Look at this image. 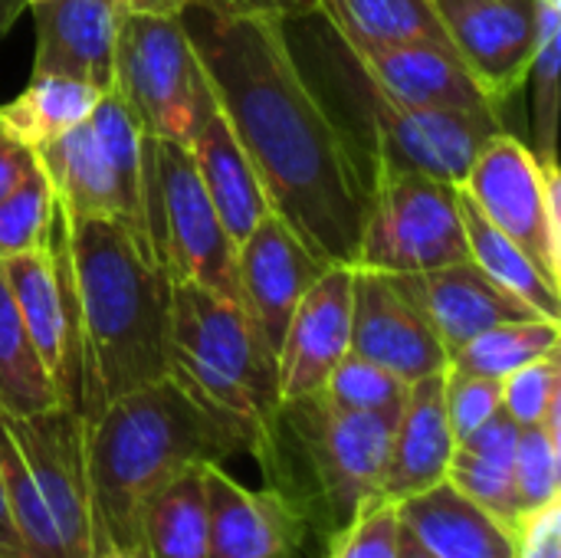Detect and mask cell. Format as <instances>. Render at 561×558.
I'll return each mask as SVG.
<instances>
[{
  "instance_id": "44dd1931",
  "label": "cell",
  "mask_w": 561,
  "mask_h": 558,
  "mask_svg": "<svg viewBox=\"0 0 561 558\" xmlns=\"http://www.w3.org/2000/svg\"><path fill=\"white\" fill-rule=\"evenodd\" d=\"M33 72H59L112 92L118 13L105 0H36Z\"/></svg>"
},
{
  "instance_id": "3957f363",
  "label": "cell",
  "mask_w": 561,
  "mask_h": 558,
  "mask_svg": "<svg viewBox=\"0 0 561 558\" xmlns=\"http://www.w3.org/2000/svg\"><path fill=\"white\" fill-rule=\"evenodd\" d=\"M62 214V210H59ZM82 329V424L168 375L171 280L112 217L62 214Z\"/></svg>"
},
{
  "instance_id": "7c38bea8",
  "label": "cell",
  "mask_w": 561,
  "mask_h": 558,
  "mask_svg": "<svg viewBox=\"0 0 561 558\" xmlns=\"http://www.w3.org/2000/svg\"><path fill=\"white\" fill-rule=\"evenodd\" d=\"M0 266L33 349L56 388L59 408L82 418V329L59 207L53 210L46 247L16 253Z\"/></svg>"
},
{
  "instance_id": "ffe728a7",
  "label": "cell",
  "mask_w": 561,
  "mask_h": 558,
  "mask_svg": "<svg viewBox=\"0 0 561 558\" xmlns=\"http://www.w3.org/2000/svg\"><path fill=\"white\" fill-rule=\"evenodd\" d=\"M368 79L394 102L414 109H460L470 115H500L454 49L434 43L348 46Z\"/></svg>"
},
{
  "instance_id": "b9f144b4",
  "label": "cell",
  "mask_w": 561,
  "mask_h": 558,
  "mask_svg": "<svg viewBox=\"0 0 561 558\" xmlns=\"http://www.w3.org/2000/svg\"><path fill=\"white\" fill-rule=\"evenodd\" d=\"M115 13H138V16H181L187 0H105Z\"/></svg>"
},
{
  "instance_id": "ac0fdd59",
  "label": "cell",
  "mask_w": 561,
  "mask_h": 558,
  "mask_svg": "<svg viewBox=\"0 0 561 558\" xmlns=\"http://www.w3.org/2000/svg\"><path fill=\"white\" fill-rule=\"evenodd\" d=\"M352 332V266H325L299 299L276 352L279 401H296L325 388L332 368L348 355Z\"/></svg>"
},
{
  "instance_id": "83f0119b",
  "label": "cell",
  "mask_w": 561,
  "mask_h": 558,
  "mask_svg": "<svg viewBox=\"0 0 561 558\" xmlns=\"http://www.w3.org/2000/svg\"><path fill=\"white\" fill-rule=\"evenodd\" d=\"M99 99L102 92L95 86L79 82L72 76L30 72L26 89L13 102L0 105V112L13 128V135L36 151L39 145H49L69 128L82 125L99 105Z\"/></svg>"
},
{
  "instance_id": "ab89813d",
  "label": "cell",
  "mask_w": 561,
  "mask_h": 558,
  "mask_svg": "<svg viewBox=\"0 0 561 558\" xmlns=\"http://www.w3.org/2000/svg\"><path fill=\"white\" fill-rule=\"evenodd\" d=\"M36 168H39L36 164V151L13 135V128L7 125V118L0 112V197L10 194Z\"/></svg>"
},
{
  "instance_id": "9c48e42d",
  "label": "cell",
  "mask_w": 561,
  "mask_h": 558,
  "mask_svg": "<svg viewBox=\"0 0 561 558\" xmlns=\"http://www.w3.org/2000/svg\"><path fill=\"white\" fill-rule=\"evenodd\" d=\"M112 92L141 135L184 148L217 105L181 16L118 13Z\"/></svg>"
},
{
  "instance_id": "ba28073f",
  "label": "cell",
  "mask_w": 561,
  "mask_h": 558,
  "mask_svg": "<svg viewBox=\"0 0 561 558\" xmlns=\"http://www.w3.org/2000/svg\"><path fill=\"white\" fill-rule=\"evenodd\" d=\"M56 207L69 217H112L145 250L141 197V128L115 92H105L92 115L36 148Z\"/></svg>"
},
{
  "instance_id": "4dcf8cb0",
  "label": "cell",
  "mask_w": 561,
  "mask_h": 558,
  "mask_svg": "<svg viewBox=\"0 0 561 558\" xmlns=\"http://www.w3.org/2000/svg\"><path fill=\"white\" fill-rule=\"evenodd\" d=\"M561 326L559 319H523V322H503L480 335H473L467 345L450 352L447 365L483 375V378H510L529 362H539L552 352H559Z\"/></svg>"
},
{
  "instance_id": "7402d4cb",
  "label": "cell",
  "mask_w": 561,
  "mask_h": 558,
  "mask_svg": "<svg viewBox=\"0 0 561 558\" xmlns=\"http://www.w3.org/2000/svg\"><path fill=\"white\" fill-rule=\"evenodd\" d=\"M454 444L457 441L444 411V372L411 382L391 431L381 497L401 503L447 480Z\"/></svg>"
},
{
  "instance_id": "2e32d148",
  "label": "cell",
  "mask_w": 561,
  "mask_h": 558,
  "mask_svg": "<svg viewBox=\"0 0 561 558\" xmlns=\"http://www.w3.org/2000/svg\"><path fill=\"white\" fill-rule=\"evenodd\" d=\"M207 558H302L306 513L279 490H247L220 464L204 467Z\"/></svg>"
},
{
  "instance_id": "30bf717a",
  "label": "cell",
  "mask_w": 561,
  "mask_h": 558,
  "mask_svg": "<svg viewBox=\"0 0 561 558\" xmlns=\"http://www.w3.org/2000/svg\"><path fill=\"white\" fill-rule=\"evenodd\" d=\"M470 260L460 187L417 171H371L355 266L408 276Z\"/></svg>"
},
{
  "instance_id": "d590c367",
  "label": "cell",
  "mask_w": 561,
  "mask_h": 558,
  "mask_svg": "<svg viewBox=\"0 0 561 558\" xmlns=\"http://www.w3.org/2000/svg\"><path fill=\"white\" fill-rule=\"evenodd\" d=\"M401 516L398 503L375 497L342 529L329 536L325 558H398Z\"/></svg>"
},
{
  "instance_id": "4316f807",
  "label": "cell",
  "mask_w": 561,
  "mask_h": 558,
  "mask_svg": "<svg viewBox=\"0 0 561 558\" xmlns=\"http://www.w3.org/2000/svg\"><path fill=\"white\" fill-rule=\"evenodd\" d=\"M460 217H463V230H467L470 260L486 276H493L503 289H510L513 296L529 303L536 312H542L546 319H561L559 283H552L546 276V270L516 240L500 234L463 191H460Z\"/></svg>"
},
{
  "instance_id": "52a82bcc",
  "label": "cell",
  "mask_w": 561,
  "mask_h": 558,
  "mask_svg": "<svg viewBox=\"0 0 561 558\" xmlns=\"http://www.w3.org/2000/svg\"><path fill=\"white\" fill-rule=\"evenodd\" d=\"M145 240L171 283H197L240 303L237 243L224 230L184 145L141 135Z\"/></svg>"
},
{
  "instance_id": "74e56055",
  "label": "cell",
  "mask_w": 561,
  "mask_h": 558,
  "mask_svg": "<svg viewBox=\"0 0 561 558\" xmlns=\"http://www.w3.org/2000/svg\"><path fill=\"white\" fill-rule=\"evenodd\" d=\"M503 398V382L470 375L460 368H444V411L454 431V441H463L477 428H483L496 411Z\"/></svg>"
},
{
  "instance_id": "f1b7e54d",
  "label": "cell",
  "mask_w": 561,
  "mask_h": 558,
  "mask_svg": "<svg viewBox=\"0 0 561 558\" xmlns=\"http://www.w3.org/2000/svg\"><path fill=\"white\" fill-rule=\"evenodd\" d=\"M204 467H187L145 506V556L207 558V490Z\"/></svg>"
},
{
  "instance_id": "bcb514c9",
  "label": "cell",
  "mask_w": 561,
  "mask_h": 558,
  "mask_svg": "<svg viewBox=\"0 0 561 558\" xmlns=\"http://www.w3.org/2000/svg\"><path fill=\"white\" fill-rule=\"evenodd\" d=\"M26 3H36V0H26Z\"/></svg>"
},
{
  "instance_id": "f546056e",
  "label": "cell",
  "mask_w": 561,
  "mask_h": 558,
  "mask_svg": "<svg viewBox=\"0 0 561 558\" xmlns=\"http://www.w3.org/2000/svg\"><path fill=\"white\" fill-rule=\"evenodd\" d=\"M49 408H59L56 388L33 349V339L0 266V411L20 418Z\"/></svg>"
},
{
  "instance_id": "f35d334b",
  "label": "cell",
  "mask_w": 561,
  "mask_h": 558,
  "mask_svg": "<svg viewBox=\"0 0 561 558\" xmlns=\"http://www.w3.org/2000/svg\"><path fill=\"white\" fill-rule=\"evenodd\" d=\"M513 558H561V500L526 510L516 520Z\"/></svg>"
},
{
  "instance_id": "cb8c5ba5",
  "label": "cell",
  "mask_w": 561,
  "mask_h": 558,
  "mask_svg": "<svg viewBox=\"0 0 561 558\" xmlns=\"http://www.w3.org/2000/svg\"><path fill=\"white\" fill-rule=\"evenodd\" d=\"M187 151H191L194 171H197L204 194L210 197L224 230L240 247L247 240V234L270 214V201L256 178V168L250 164L247 151L240 148L220 105H214L207 112V118L201 122Z\"/></svg>"
},
{
  "instance_id": "d4e9b609",
  "label": "cell",
  "mask_w": 561,
  "mask_h": 558,
  "mask_svg": "<svg viewBox=\"0 0 561 558\" xmlns=\"http://www.w3.org/2000/svg\"><path fill=\"white\" fill-rule=\"evenodd\" d=\"M516 441H519V424L500 408L483 428L467 434L463 441L454 444L447 480L477 500L480 506L493 510L506 523L516 526L523 516L519 497H516Z\"/></svg>"
},
{
  "instance_id": "e575fe53",
  "label": "cell",
  "mask_w": 561,
  "mask_h": 558,
  "mask_svg": "<svg viewBox=\"0 0 561 558\" xmlns=\"http://www.w3.org/2000/svg\"><path fill=\"white\" fill-rule=\"evenodd\" d=\"M53 210H56V197L39 168L30 171L10 194H3L0 197V263L16 253L46 247Z\"/></svg>"
},
{
  "instance_id": "f6af8a7d",
  "label": "cell",
  "mask_w": 561,
  "mask_h": 558,
  "mask_svg": "<svg viewBox=\"0 0 561 558\" xmlns=\"http://www.w3.org/2000/svg\"><path fill=\"white\" fill-rule=\"evenodd\" d=\"M89 558H138V556L118 553V549H112V546H92V549H89Z\"/></svg>"
},
{
  "instance_id": "603a6c76",
  "label": "cell",
  "mask_w": 561,
  "mask_h": 558,
  "mask_svg": "<svg viewBox=\"0 0 561 558\" xmlns=\"http://www.w3.org/2000/svg\"><path fill=\"white\" fill-rule=\"evenodd\" d=\"M401 526L434 558H513V523L460 493L450 480L398 503Z\"/></svg>"
},
{
  "instance_id": "484cf974",
  "label": "cell",
  "mask_w": 561,
  "mask_h": 558,
  "mask_svg": "<svg viewBox=\"0 0 561 558\" xmlns=\"http://www.w3.org/2000/svg\"><path fill=\"white\" fill-rule=\"evenodd\" d=\"M316 16H322L345 46L434 43L450 49L431 0H322Z\"/></svg>"
},
{
  "instance_id": "7a4b0ae2",
  "label": "cell",
  "mask_w": 561,
  "mask_h": 558,
  "mask_svg": "<svg viewBox=\"0 0 561 558\" xmlns=\"http://www.w3.org/2000/svg\"><path fill=\"white\" fill-rule=\"evenodd\" d=\"M250 454L253 437L171 372L112 401L85 424L89 549L145 556V506L178 474Z\"/></svg>"
},
{
  "instance_id": "d6a6232c",
  "label": "cell",
  "mask_w": 561,
  "mask_h": 558,
  "mask_svg": "<svg viewBox=\"0 0 561 558\" xmlns=\"http://www.w3.org/2000/svg\"><path fill=\"white\" fill-rule=\"evenodd\" d=\"M513 477L523 513L561 500V401L546 411L539 424L519 428Z\"/></svg>"
},
{
  "instance_id": "7bdbcfd3",
  "label": "cell",
  "mask_w": 561,
  "mask_h": 558,
  "mask_svg": "<svg viewBox=\"0 0 561 558\" xmlns=\"http://www.w3.org/2000/svg\"><path fill=\"white\" fill-rule=\"evenodd\" d=\"M398 558H434L404 526H401V549H398Z\"/></svg>"
},
{
  "instance_id": "d6986e66",
  "label": "cell",
  "mask_w": 561,
  "mask_h": 558,
  "mask_svg": "<svg viewBox=\"0 0 561 558\" xmlns=\"http://www.w3.org/2000/svg\"><path fill=\"white\" fill-rule=\"evenodd\" d=\"M401 293L427 316L434 332L440 335L447 358L460 345H467L473 335L503 326V322H523L539 319L529 303L503 289L493 276H486L473 260L437 266L427 273H408L394 276ZM546 319V316H542Z\"/></svg>"
},
{
  "instance_id": "5b68a950",
  "label": "cell",
  "mask_w": 561,
  "mask_h": 558,
  "mask_svg": "<svg viewBox=\"0 0 561 558\" xmlns=\"http://www.w3.org/2000/svg\"><path fill=\"white\" fill-rule=\"evenodd\" d=\"M394 421L342 411L322 391L283 401L270 428L263 474L270 487H279L286 467L299 464L332 536L368 500L381 497Z\"/></svg>"
},
{
  "instance_id": "5bb4252c",
  "label": "cell",
  "mask_w": 561,
  "mask_h": 558,
  "mask_svg": "<svg viewBox=\"0 0 561 558\" xmlns=\"http://www.w3.org/2000/svg\"><path fill=\"white\" fill-rule=\"evenodd\" d=\"M450 49L503 109L526 82L536 39L539 0H431Z\"/></svg>"
},
{
  "instance_id": "ee69618b",
  "label": "cell",
  "mask_w": 561,
  "mask_h": 558,
  "mask_svg": "<svg viewBox=\"0 0 561 558\" xmlns=\"http://www.w3.org/2000/svg\"><path fill=\"white\" fill-rule=\"evenodd\" d=\"M23 7H26V0H0V36L10 30V23L20 16Z\"/></svg>"
},
{
  "instance_id": "60d3db41",
  "label": "cell",
  "mask_w": 561,
  "mask_h": 558,
  "mask_svg": "<svg viewBox=\"0 0 561 558\" xmlns=\"http://www.w3.org/2000/svg\"><path fill=\"white\" fill-rule=\"evenodd\" d=\"M233 10L243 13H263V16H276V20H306L319 13L322 0H220Z\"/></svg>"
},
{
  "instance_id": "6da1fadb",
  "label": "cell",
  "mask_w": 561,
  "mask_h": 558,
  "mask_svg": "<svg viewBox=\"0 0 561 558\" xmlns=\"http://www.w3.org/2000/svg\"><path fill=\"white\" fill-rule=\"evenodd\" d=\"M181 23L270 210L319 263L355 266L371 161L306 82L286 20L187 0Z\"/></svg>"
},
{
  "instance_id": "9a60e30c",
  "label": "cell",
  "mask_w": 561,
  "mask_h": 558,
  "mask_svg": "<svg viewBox=\"0 0 561 558\" xmlns=\"http://www.w3.org/2000/svg\"><path fill=\"white\" fill-rule=\"evenodd\" d=\"M348 352L421 382L447 368V349L427 316L401 293L394 276L352 266V332Z\"/></svg>"
},
{
  "instance_id": "836d02e7",
  "label": "cell",
  "mask_w": 561,
  "mask_h": 558,
  "mask_svg": "<svg viewBox=\"0 0 561 558\" xmlns=\"http://www.w3.org/2000/svg\"><path fill=\"white\" fill-rule=\"evenodd\" d=\"M408 382L398 378L394 372L348 352L329 375L322 395L342 408V411H358V414H388L398 418L408 398Z\"/></svg>"
},
{
  "instance_id": "277c9868",
  "label": "cell",
  "mask_w": 561,
  "mask_h": 558,
  "mask_svg": "<svg viewBox=\"0 0 561 558\" xmlns=\"http://www.w3.org/2000/svg\"><path fill=\"white\" fill-rule=\"evenodd\" d=\"M168 372L214 411L243 424L253 457L266 460L279 401V368L240 303L197 283H171Z\"/></svg>"
},
{
  "instance_id": "8d00e7d4",
  "label": "cell",
  "mask_w": 561,
  "mask_h": 558,
  "mask_svg": "<svg viewBox=\"0 0 561 558\" xmlns=\"http://www.w3.org/2000/svg\"><path fill=\"white\" fill-rule=\"evenodd\" d=\"M561 401V362L559 352L523 365L519 372H513L510 378H503V398L500 408L519 424H539L546 418V411Z\"/></svg>"
},
{
  "instance_id": "8fae6325",
  "label": "cell",
  "mask_w": 561,
  "mask_h": 558,
  "mask_svg": "<svg viewBox=\"0 0 561 558\" xmlns=\"http://www.w3.org/2000/svg\"><path fill=\"white\" fill-rule=\"evenodd\" d=\"M460 191L561 286L559 161L542 164L516 135H493L473 158Z\"/></svg>"
},
{
  "instance_id": "8992f818",
  "label": "cell",
  "mask_w": 561,
  "mask_h": 558,
  "mask_svg": "<svg viewBox=\"0 0 561 558\" xmlns=\"http://www.w3.org/2000/svg\"><path fill=\"white\" fill-rule=\"evenodd\" d=\"M332 39L339 46L335 53L342 56L339 92L345 99L348 115L358 118V125L348 128V135L368 155L371 171H417L460 187L480 148L493 135L506 132L500 115H470L460 109H414L388 99L355 62V56L335 36V30Z\"/></svg>"
},
{
  "instance_id": "4fadbf2b",
  "label": "cell",
  "mask_w": 561,
  "mask_h": 558,
  "mask_svg": "<svg viewBox=\"0 0 561 558\" xmlns=\"http://www.w3.org/2000/svg\"><path fill=\"white\" fill-rule=\"evenodd\" d=\"M0 421L33 480V490L59 533L69 558H89V483L85 424L66 408L39 414H3Z\"/></svg>"
},
{
  "instance_id": "e0dca14e",
  "label": "cell",
  "mask_w": 561,
  "mask_h": 558,
  "mask_svg": "<svg viewBox=\"0 0 561 558\" xmlns=\"http://www.w3.org/2000/svg\"><path fill=\"white\" fill-rule=\"evenodd\" d=\"M322 270L325 263H319L273 210L237 247L240 306L253 319L273 355L279 352V342L299 299L322 276Z\"/></svg>"
},
{
  "instance_id": "1f68e13d",
  "label": "cell",
  "mask_w": 561,
  "mask_h": 558,
  "mask_svg": "<svg viewBox=\"0 0 561 558\" xmlns=\"http://www.w3.org/2000/svg\"><path fill=\"white\" fill-rule=\"evenodd\" d=\"M559 72H561V0H539V39L533 53V112H536V148L533 155L549 164L559 161Z\"/></svg>"
}]
</instances>
